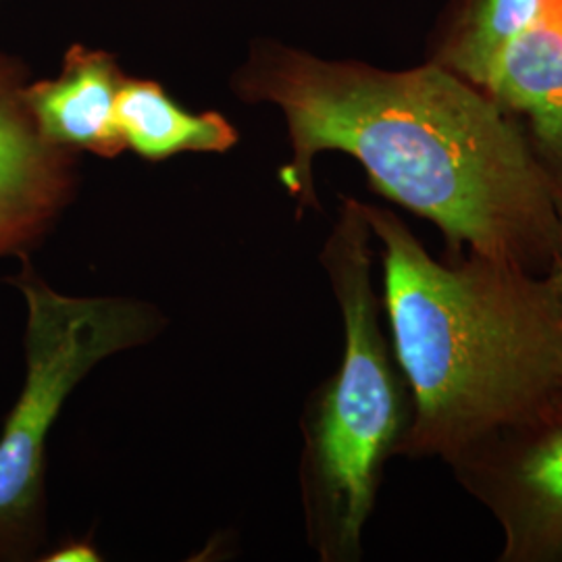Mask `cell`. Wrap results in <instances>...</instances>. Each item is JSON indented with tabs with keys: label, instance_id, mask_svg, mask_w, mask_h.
<instances>
[{
	"label": "cell",
	"instance_id": "cell-6",
	"mask_svg": "<svg viewBox=\"0 0 562 562\" xmlns=\"http://www.w3.org/2000/svg\"><path fill=\"white\" fill-rule=\"evenodd\" d=\"M32 69L0 50V259L32 255L80 188V153L44 140L25 104Z\"/></svg>",
	"mask_w": 562,
	"mask_h": 562
},
{
	"label": "cell",
	"instance_id": "cell-9",
	"mask_svg": "<svg viewBox=\"0 0 562 562\" xmlns=\"http://www.w3.org/2000/svg\"><path fill=\"white\" fill-rule=\"evenodd\" d=\"M117 123L125 148L148 162L188 153L223 155L238 144V130L217 111L192 113L161 81L125 78L117 101Z\"/></svg>",
	"mask_w": 562,
	"mask_h": 562
},
{
	"label": "cell",
	"instance_id": "cell-1",
	"mask_svg": "<svg viewBox=\"0 0 562 562\" xmlns=\"http://www.w3.org/2000/svg\"><path fill=\"white\" fill-rule=\"evenodd\" d=\"M229 88L280 109L292 150L280 180L299 215L319 209L315 159L344 153L373 192L438 227L442 255L561 265V183L508 111L442 65L385 71L257 38Z\"/></svg>",
	"mask_w": 562,
	"mask_h": 562
},
{
	"label": "cell",
	"instance_id": "cell-12",
	"mask_svg": "<svg viewBox=\"0 0 562 562\" xmlns=\"http://www.w3.org/2000/svg\"><path fill=\"white\" fill-rule=\"evenodd\" d=\"M540 15L562 30V0H542Z\"/></svg>",
	"mask_w": 562,
	"mask_h": 562
},
{
	"label": "cell",
	"instance_id": "cell-7",
	"mask_svg": "<svg viewBox=\"0 0 562 562\" xmlns=\"http://www.w3.org/2000/svg\"><path fill=\"white\" fill-rule=\"evenodd\" d=\"M125 78L117 55L76 42L67 48L55 78L25 86V104L48 144L117 159L127 150L117 123Z\"/></svg>",
	"mask_w": 562,
	"mask_h": 562
},
{
	"label": "cell",
	"instance_id": "cell-11",
	"mask_svg": "<svg viewBox=\"0 0 562 562\" xmlns=\"http://www.w3.org/2000/svg\"><path fill=\"white\" fill-rule=\"evenodd\" d=\"M97 548L88 540H71L65 542L59 548H55L53 552H48L46 557H42L44 562H81V561H101V557H97Z\"/></svg>",
	"mask_w": 562,
	"mask_h": 562
},
{
	"label": "cell",
	"instance_id": "cell-5",
	"mask_svg": "<svg viewBox=\"0 0 562 562\" xmlns=\"http://www.w3.org/2000/svg\"><path fill=\"white\" fill-rule=\"evenodd\" d=\"M443 464L498 522V562H562V423L501 431Z\"/></svg>",
	"mask_w": 562,
	"mask_h": 562
},
{
	"label": "cell",
	"instance_id": "cell-8",
	"mask_svg": "<svg viewBox=\"0 0 562 562\" xmlns=\"http://www.w3.org/2000/svg\"><path fill=\"white\" fill-rule=\"evenodd\" d=\"M504 111L521 113L531 144L562 186V30L538 15L471 78Z\"/></svg>",
	"mask_w": 562,
	"mask_h": 562
},
{
	"label": "cell",
	"instance_id": "cell-2",
	"mask_svg": "<svg viewBox=\"0 0 562 562\" xmlns=\"http://www.w3.org/2000/svg\"><path fill=\"white\" fill-rule=\"evenodd\" d=\"M361 204L413 396L396 457L448 462L501 431L562 423V262L536 273L471 250L434 257L396 213Z\"/></svg>",
	"mask_w": 562,
	"mask_h": 562
},
{
	"label": "cell",
	"instance_id": "cell-10",
	"mask_svg": "<svg viewBox=\"0 0 562 562\" xmlns=\"http://www.w3.org/2000/svg\"><path fill=\"white\" fill-rule=\"evenodd\" d=\"M542 0H480L457 50L452 71L471 81L504 42L540 15Z\"/></svg>",
	"mask_w": 562,
	"mask_h": 562
},
{
	"label": "cell",
	"instance_id": "cell-3",
	"mask_svg": "<svg viewBox=\"0 0 562 562\" xmlns=\"http://www.w3.org/2000/svg\"><path fill=\"white\" fill-rule=\"evenodd\" d=\"M373 232L355 199H341L319 261L340 308V367L302 413L301 496L306 540L323 562L362 559V536L385 464L413 422L411 387L382 327L373 288Z\"/></svg>",
	"mask_w": 562,
	"mask_h": 562
},
{
	"label": "cell",
	"instance_id": "cell-4",
	"mask_svg": "<svg viewBox=\"0 0 562 562\" xmlns=\"http://www.w3.org/2000/svg\"><path fill=\"white\" fill-rule=\"evenodd\" d=\"M25 302L20 396L0 429V562L41 561L48 542L46 443L67 398L99 362L153 340L161 313L127 299L65 296L21 255Z\"/></svg>",
	"mask_w": 562,
	"mask_h": 562
}]
</instances>
